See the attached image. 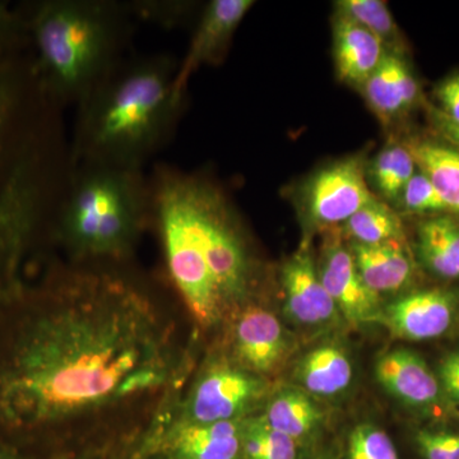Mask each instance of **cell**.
<instances>
[{"instance_id": "1", "label": "cell", "mask_w": 459, "mask_h": 459, "mask_svg": "<svg viewBox=\"0 0 459 459\" xmlns=\"http://www.w3.org/2000/svg\"><path fill=\"white\" fill-rule=\"evenodd\" d=\"M170 332L152 301L102 271L66 272L0 344V428L65 424L169 385Z\"/></svg>"}, {"instance_id": "2", "label": "cell", "mask_w": 459, "mask_h": 459, "mask_svg": "<svg viewBox=\"0 0 459 459\" xmlns=\"http://www.w3.org/2000/svg\"><path fill=\"white\" fill-rule=\"evenodd\" d=\"M177 69L170 56L117 66L80 104L75 156L83 164L141 170L170 134L183 107L175 92Z\"/></svg>"}, {"instance_id": "3", "label": "cell", "mask_w": 459, "mask_h": 459, "mask_svg": "<svg viewBox=\"0 0 459 459\" xmlns=\"http://www.w3.org/2000/svg\"><path fill=\"white\" fill-rule=\"evenodd\" d=\"M122 8L95 0H49L33 13L39 65L51 92L84 101L117 68Z\"/></svg>"}, {"instance_id": "4", "label": "cell", "mask_w": 459, "mask_h": 459, "mask_svg": "<svg viewBox=\"0 0 459 459\" xmlns=\"http://www.w3.org/2000/svg\"><path fill=\"white\" fill-rule=\"evenodd\" d=\"M150 210L152 192L140 169L83 164L63 204L57 234L81 262L122 259L134 249Z\"/></svg>"}, {"instance_id": "5", "label": "cell", "mask_w": 459, "mask_h": 459, "mask_svg": "<svg viewBox=\"0 0 459 459\" xmlns=\"http://www.w3.org/2000/svg\"><path fill=\"white\" fill-rule=\"evenodd\" d=\"M39 193L32 159L23 157L0 190V304L23 294L21 264L38 219Z\"/></svg>"}, {"instance_id": "6", "label": "cell", "mask_w": 459, "mask_h": 459, "mask_svg": "<svg viewBox=\"0 0 459 459\" xmlns=\"http://www.w3.org/2000/svg\"><path fill=\"white\" fill-rule=\"evenodd\" d=\"M264 377L238 365L217 364L198 377L180 421L193 424L244 419L267 394Z\"/></svg>"}, {"instance_id": "7", "label": "cell", "mask_w": 459, "mask_h": 459, "mask_svg": "<svg viewBox=\"0 0 459 459\" xmlns=\"http://www.w3.org/2000/svg\"><path fill=\"white\" fill-rule=\"evenodd\" d=\"M364 157L351 156L316 172L304 189V211L316 228H332L373 201Z\"/></svg>"}, {"instance_id": "8", "label": "cell", "mask_w": 459, "mask_h": 459, "mask_svg": "<svg viewBox=\"0 0 459 459\" xmlns=\"http://www.w3.org/2000/svg\"><path fill=\"white\" fill-rule=\"evenodd\" d=\"M318 272L323 286L347 322L356 325L379 323L382 298L365 285L351 250L344 247L337 234L325 238Z\"/></svg>"}, {"instance_id": "9", "label": "cell", "mask_w": 459, "mask_h": 459, "mask_svg": "<svg viewBox=\"0 0 459 459\" xmlns=\"http://www.w3.org/2000/svg\"><path fill=\"white\" fill-rule=\"evenodd\" d=\"M281 286L286 316L299 327L327 328L340 320L336 304L320 281L309 240L281 268Z\"/></svg>"}, {"instance_id": "10", "label": "cell", "mask_w": 459, "mask_h": 459, "mask_svg": "<svg viewBox=\"0 0 459 459\" xmlns=\"http://www.w3.org/2000/svg\"><path fill=\"white\" fill-rule=\"evenodd\" d=\"M458 313L459 298L452 290H419L383 307L379 323L400 340L428 341L448 333Z\"/></svg>"}, {"instance_id": "11", "label": "cell", "mask_w": 459, "mask_h": 459, "mask_svg": "<svg viewBox=\"0 0 459 459\" xmlns=\"http://www.w3.org/2000/svg\"><path fill=\"white\" fill-rule=\"evenodd\" d=\"M253 5L252 0H212L205 5L175 74V92L180 99H184L190 77L202 65L221 62L238 25Z\"/></svg>"}, {"instance_id": "12", "label": "cell", "mask_w": 459, "mask_h": 459, "mask_svg": "<svg viewBox=\"0 0 459 459\" xmlns=\"http://www.w3.org/2000/svg\"><path fill=\"white\" fill-rule=\"evenodd\" d=\"M376 377L392 397L410 409L439 416L444 411H452L437 373L421 356L409 349L383 353L376 364Z\"/></svg>"}, {"instance_id": "13", "label": "cell", "mask_w": 459, "mask_h": 459, "mask_svg": "<svg viewBox=\"0 0 459 459\" xmlns=\"http://www.w3.org/2000/svg\"><path fill=\"white\" fill-rule=\"evenodd\" d=\"M289 338L279 318L261 307H247L234 327V355L238 367L265 376L277 369L289 352Z\"/></svg>"}, {"instance_id": "14", "label": "cell", "mask_w": 459, "mask_h": 459, "mask_svg": "<svg viewBox=\"0 0 459 459\" xmlns=\"http://www.w3.org/2000/svg\"><path fill=\"white\" fill-rule=\"evenodd\" d=\"M241 420L193 424L180 421L162 433L157 448L171 459H238L241 453Z\"/></svg>"}, {"instance_id": "15", "label": "cell", "mask_w": 459, "mask_h": 459, "mask_svg": "<svg viewBox=\"0 0 459 459\" xmlns=\"http://www.w3.org/2000/svg\"><path fill=\"white\" fill-rule=\"evenodd\" d=\"M350 250L365 285L380 298L404 291L415 282L418 265L406 240L377 246L352 243Z\"/></svg>"}, {"instance_id": "16", "label": "cell", "mask_w": 459, "mask_h": 459, "mask_svg": "<svg viewBox=\"0 0 459 459\" xmlns=\"http://www.w3.org/2000/svg\"><path fill=\"white\" fill-rule=\"evenodd\" d=\"M360 90L374 114L386 124L410 111L420 99L418 81L406 60L391 51Z\"/></svg>"}, {"instance_id": "17", "label": "cell", "mask_w": 459, "mask_h": 459, "mask_svg": "<svg viewBox=\"0 0 459 459\" xmlns=\"http://www.w3.org/2000/svg\"><path fill=\"white\" fill-rule=\"evenodd\" d=\"M332 29L338 80L360 89L385 57V45L365 27L338 12Z\"/></svg>"}, {"instance_id": "18", "label": "cell", "mask_w": 459, "mask_h": 459, "mask_svg": "<svg viewBox=\"0 0 459 459\" xmlns=\"http://www.w3.org/2000/svg\"><path fill=\"white\" fill-rule=\"evenodd\" d=\"M352 362L342 347L325 343L314 347L296 365L294 377L299 388L314 397L331 398L351 385Z\"/></svg>"}, {"instance_id": "19", "label": "cell", "mask_w": 459, "mask_h": 459, "mask_svg": "<svg viewBox=\"0 0 459 459\" xmlns=\"http://www.w3.org/2000/svg\"><path fill=\"white\" fill-rule=\"evenodd\" d=\"M415 252L422 267L442 280H459V220L434 214L416 229Z\"/></svg>"}, {"instance_id": "20", "label": "cell", "mask_w": 459, "mask_h": 459, "mask_svg": "<svg viewBox=\"0 0 459 459\" xmlns=\"http://www.w3.org/2000/svg\"><path fill=\"white\" fill-rule=\"evenodd\" d=\"M419 171L427 175L439 193L446 212L459 217V152L437 141L411 138L404 142Z\"/></svg>"}, {"instance_id": "21", "label": "cell", "mask_w": 459, "mask_h": 459, "mask_svg": "<svg viewBox=\"0 0 459 459\" xmlns=\"http://www.w3.org/2000/svg\"><path fill=\"white\" fill-rule=\"evenodd\" d=\"M261 418L274 430L299 442L320 427L323 411L303 389L287 386L272 395Z\"/></svg>"}, {"instance_id": "22", "label": "cell", "mask_w": 459, "mask_h": 459, "mask_svg": "<svg viewBox=\"0 0 459 459\" xmlns=\"http://www.w3.org/2000/svg\"><path fill=\"white\" fill-rule=\"evenodd\" d=\"M352 243L377 246L389 241L406 240L400 216L385 202L374 198L342 225Z\"/></svg>"}, {"instance_id": "23", "label": "cell", "mask_w": 459, "mask_h": 459, "mask_svg": "<svg viewBox=\"0 0 459 459\" xmlns=\"http://www.w3.org/2000/svg\"><path fill=\"white\" fill-rule=\"evenodd\" d=\"M416 169L418 166L404 144H388L371 165V179L386 201L398 202Z\"/></svg>"}, {"instance_id": "24", "label": "cell", "mask_w": 459, "mask_h": 459, "mask_svg": "<svg viewBox=\"0 0 459 459\" xmlns=\"http://www.w3.org/2000/svg\"><path fill=\"white\" fill-rule=\"evenodd\" d=\"M240 455L244 459H296L298 442L274 430L261 416L243 419Z\"/></svg>"}, {"instance_id": "25", "label": "cell", "mask_w": 459, "mask_h": 459, "mask_svg": "<svg viewBox=\"0 0 459 459\" xmlns=\"http://www.w3.org/2000/svg\"><path fill=\"white\" fill-rule=\"evenodd\" d=\"M336 11L365 27L382 41L391 53L400 54L401 36L397 23L382 0H340Z\"/></svg>"}, {"instance_id": "26", "label": "cell", "mask_w": 459, "mask_h": 459, "mask_svg": "<svg viewBox=\"0 0 459 459\" xmlns=\"http://www.w3.org/2000/svg\"><path fill=\"white\" fill-rule=\"evenodd\" d=\"M347 455L349 459H400L389 435L371 424L353 429Z\"/></svg>"}, {"instance_id": "27", "label": "cell", "mask_w": 459, "mask_h": 459, "mask_svg": "<svg viewBox=\"0 0 459 459\" xmlns=\"http://www.w3.org/2000/svg\"><path fill=\"white\" fill-rule=\"evenodd\" d=\"M403 212L411 214H439L446 212L439 193L434 188L427 175L416 171L404 186L398 199Z\"/></svg>"}, {"instance_id": "28", "label": "cell", "mask_w": 459, "mask_h": 459, "mask_svg": "<svg viewBox=\"0 0 459 459\" xmlns=\"http://www.w3.org/2000/svg\"><path fill=\"white\" fill-rule=\"evenodd\" d=\"M415 440L424 459H459V433L422 429Z\"/></svg>"}, {"instance_id": "29", "label": "cell", "mask_w": 459, "mask_h": 459, "mask_svg": "<svg viewBox=\"0 0 459 459\" xmlns=\"http://www.w3.org/2000/svg\"><path fill=\"white\" fill-rule=\"evenodd\" d=\"M153 435L155 431L142 437L140 442L133 440L123 446H108L84 449L82 452L72 453L59 459H142L152 449Z\"/></svg>"}, {"instance_id": "30", "label": "cell", "mask_w": 459, "mask_h": 459, "mask_svg": "<svg viewBox=\"0 0 459 459\" xmlns=\"http://www.w3.org/2000/svg\"><path fill=\"white\" fill-rule=\"evenodd\" d=\"M437 377L452 412L459 413V350L443 356Z\"/></svg>"}, {"instance_id": "31", "label": "cell", "mask_w": 459, "mask_h": 459, "mask_svg": "<svg viewBox=\"0 0 459 459\" xmlns=\"http://www.w3.org/2000/svg\"><path fill=\"white\" fill-rule=\"evenodd\" d=\"M435 98L439 102L437 110L459 126V74L449 75L437 84Z\"/></svg>"}, {"instance_id": "32", "label": "cell", "mask_w": 459, "mask_h": 459, "mask_svg": "<svg viewBox=\"0 0 459 459\" xmlns=\"http://www.w3.org/2000/svg\"><path fill=\"white\" fill-rule=\"evenodd\" d=\"M16 101V84L9 77H0V142L3 140Z\"/></svg>"}, {"instance_id": "33", "label": "cell", "mask_w": 459, "mask_h": 459, "mask_svg": "<svg viewBox=\"0 0 459 459\" xmlns=\"http://www.w3.org/2000/svg\"><path fill=\"white\" fill-rule=\"evenodd\" d=\"M430 111V120L433 124L434 131L446 144L455 148L459 152V126L446 119V117L435 107H429Z\"/></svg>"}, {"instance_id": "34", "label": "cell", "mask_w": 459, "mask_h": 459, "mask_svg": "<svg viewBox=\"0 0 459 459\" xmlns=\"http://www.w3.org/2000/svg\"><path fill=\"white\" fill-rule=\"evenodd\" d=\"M11 14H9L7 5L0 3V38L8 31L11 27Z\"/></svg>"}, {"instance_id": "35", "label": "cell", "mask_w": 459, "mask_h": 459, "mask_svg": "<svg viewBox=\"0 0 459 459\" xmlns=\"http://www.w3.org/2000/svg\"><path fill=\"white\" fill-rule=\"evenodd\" d=\"M142 459H171L169 457L166 453L160 451L159 448L152 449V451L148 452L146 455H144Z\"/></svg>"}, {"instance_id": "36", "label": "cell", "mask_w": 459, "mask_h": 459, "mask_svg": "<svg viewBox=\"0 0 459 459\" xmlns=\"http://www.w3.org/2000/svg\"><path fill=\"white\" fill-rule=\"evenodd\" d=\"M0 459H18L16 455H12L4 449L0 448Z\"/></svg>"}]
</instances>
